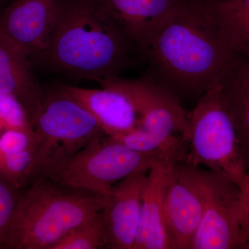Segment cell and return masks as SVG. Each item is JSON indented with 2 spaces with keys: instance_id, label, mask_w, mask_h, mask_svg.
<instances>
[{
  "instance_id": "obj_1",
  "label": "cell",
  "mask_w": 249,
  "mask_h": 249,
  "mask_svg": "<svg viewBox=\"0 0 249 249\" xmlns=\"http://www.w3.org/2000/svg\"><path fill=\"white\" fill-rule=\"evenodd\" d=\"M232 54L203 0H185L142 52L147 63L142 77L181 103L197 102L219 81Z\"/></svg>"
},
{
  "instance_id": "obj_2",
  "label": "cell",
  "mask_w": 249,
  "mask_h": 249,
  "mask_svg": "<svg viewBox=\"0 0 249 249\" xmlns=\"http://www.w3.org/2000/svg\"><path fill=\"white\" fill-rule=\"evenodd\" d=\"M134 50L138 52L94 3L76 0L59 1L48 46L40 57L53 70L100 83L127 70Z\"/></svg>"
},
{
  "instance_id": "obj_3",
  "label": "cell",
  "mask_w": 249,
  "mask_h": 249,
  "mask_svg": "<svg viewBox=\"0 0 249 249\" xmlns=\"http://www.w3.org/2000/svg\"><path fill=\"white\" fill-rule=\"evenodd\" d=\"M72 191L52 180L34 181L18 201L6 249H51L68 232L104 209L105 196Z\"/></svg>"
},
{
  "instance_id": "obj_4",
  "label": "cell",
  "mask_w": 249,
  "mask_h": 249,
  "mask_svg": "<svg viewBox=\"0 0 249 249\" xmlns=\"http://www.w3.org/2000/svg\"><path fill=\"white\" fill-rule=\"evenodd\" d=\"M175 168L202 204V219L191 249H249L248 209L238 185L187 158L178 159Z\"/></svg>"
},
{
  "instance_id": "obj_5",
  "label": "cell",
  "mask_w": 249,
  "mask_h": 249,
  "mask_svg": "<svg viewBox=\"0 0 249 249\" xmlns=\"http://www.w3.org/2000/svg\"><path fill=\"white\" fill-rule=\"evenodd\" d=\"M31 179H49L95 137L107 134L74 98L58 87L45 96L34 124Z\"/></svg>"
},
{
  "instance_id": "obj_6",
  "label": "cell",
  "mask_w": 249,
  "mask_h": 249,
  "mask_svg": "<svg viewBox=\"0 0 249 249\" xmlns=\"http://www.w3.org/2000/svg\"><path fill=\"white\" fill-rule=\"evenodd\" d=\"M181 138L188 147V162L229 178L242 192L247 189L249 181L240 142L219 81L201 96L188 114V125Z\"/></svg>"
},
{
  "instance_id": "obj_7",
  "label": "cell",
  "mask_w": 249,
  "mask_h": 249,
  "mask_svg": "<svg viewBox=\"0 0 249 249\" xmlns=\"http://www.w3.org/2000/svg\"><path fill=\"white\" fill-rule=\"evenodd\" d=\"M170 144L155 151L144 152L133 150L107 134L98 136L49 179L106 197L113 185L121 180L136 172L149 171Z\"/></svg>"
},
{
  "instance_id": "obj_8",
  "label": "cell",
  "mask_w": 249,
  "mask_h": 249,
  "mask_svg": "<svg viewBox=\"0 0 249 249\" xmlns=\"http://www.w3.org/2000/svg\"><path fill=\"white\" fill-rule=\"evenodd\" d=\"M101 85L114 87L127 93L133 101L140 119L138 129L113 139L137 151L153 152L163 148L184 133L188 115L181 103L172 93L142 78L122 79L120 77L104 80Z\"/></svg>"
},
{
  "instance_id": "obj_9",
  "label": "cell",
  "mask_w": 249,
  "mask_h": 249,
  "mask_svg": "<svg viewBox=\"0 0 249 249\" xmlns=\"http://www.w3.org/2000/svg\"><path fill=\"white\" fill-rule=\"evenodd\" d=\"M181 137L172 142L147 173L142 192L138 232L133 249H170L163 221L165 188L175 162L188 156Z\"/></svg>"
},
{
  "instance_id": "obj_10",
  "label": "cell",
  "mask_w": 249,
  "mask_h": 249,
  "mask_svg": "<svg viewBox=\"0 0 249 249\" xmlns=\"http://www.w3.org/2000/svg\"><path fill=\"white\" fill-rule=\"evenodd\" d=\"M59 0H15L0 15V29L29 57H40L48 46Z\"/></svg>"
},
{
  "instance_id": "obj_11",
  "label": "cell",
  "mask_w": 249,
  "mask_h": 249,
  "mask_svg": "<svg viewBox=\"0 0 249 249\" xmlns=\"http://www.w3.org/2000/svg\"><path fill=\"white\" fill-rule=\"evenodd\" d=\"M148 171L141 170L113 185L101 211L106 249H133L140 222L142 189Z\"/></svg>"
},
{
  "instance_id": "obj_12",
  "label": "cell",
  "mask_w": 249,
  "mask_h": 249,
  "mask_svg": "<svg viewBox=\"0 0 249 249\" xmlns=\"http://www.w3.org/2000/svg\"><path fill=\"white\" fill-rule=\"evenodd\" d=\"M142 52L185 0H91Z\"/></svg>"
},
{
  "instance_id": "obj_13",
  "label": "cell",
  "mask_w": 249,
  "mask_h": 249,
  "mask_svg": "<svg viewBox=\"0 0 249 249\" xmlns=\"http://www.w3.org/2000/svg\"><path fill=\"white\" fill-rule=\"evenodd\" d=\"M56 86L89 111L107 135H123L140 126L133 101L118 88L101 85L102 89H85L62 83Z\"/></svg>"
},
{
  "instance_id": "obj_14",
  "label": "cell",
  "mask_w": 249,
  "mask_h": 249,
  "mask_svg": "<svg viewBox=\"0 0 249 249\" xmlns=\"http://www.w3.org/2000/svg\"><path fill=\"white\" fill-rule=\"evenodd\" d=\"M202 214L200 199L179 178L175 164L165 188L163 206V225L170 249H191Z\"/></svg>"
},
{
  "instance_id": "obj_15",
  "label": "cell",
  "mask_w": 249,
  "mask_h": 249,
  "mask_svg": "<svg viewBox=\"0 0 249 249\" xmlns=\"http://www.w3.org/2000/svg\"><path fill=\"white\" fill-rule=\"evenodd\" d=\"M28 58L0 29V93L17 98L33 124L42 109L45 96Z\"/></svg>"
},
{
  "instance_id": "obj_16",
  "label": "cell",
  "mask_w": 249,
  "mask_h": 249,
  "mask_svg": "<svg viewBox=\"0 0 249 249\" xmlns=\"http://www.w3.org/2000/svg\"><path fill=\"white\" fill-rule=\"evenodd\" d=\"M219 83L249 174V54L232 53Z\"/></svg>"
},
{
  "instance_id": "obj_17",
  "label": "cell",
  "mask_w": 249,
  "mask_h": 249,
  "mask_svg": "<svg viewBox=\"0 0 249 249\" xmlns=\"http://www.w3.org/2000/svg\"><path fill=\"white\" fill-rule=\"evenodd\" d=\"M203 3L232 53L249 54V0H203Z\"/></svg>"
},
{
  "instance_id": "obj_18",
  "label": "cell",
  "mask_w": 249,
  "mask_h": 249,
  "mask_svg": "<svg viewBox=\"0 0 249 249\" xmlns=\"http://www.w3.org/2000/svg\"><path fill=\"white\" fill-rule=\"evenodd\" d=\"M106 229L101 211L68 232L51 249H106Z\"/></svg>"
},
{
  "instance_id": "obj_19",
  "label": "cell",
  "mask_w": 249,
  "mask_h": 249,
  "mask_svg": "<svg viewBox=\"0 0 249 249\" xmlns=\"http://www.w3.org/2000/svg\"><path fill=\"white\" fill-rule=\"evenodd\" d=\"M34 147L0 156V178L19 191L31 180Z\"/></svg>"
},
{
  "instance_id": "obj_20",
  "label": "cell",
  "mask_w": 249,
  "mask_h": 249,
  "mask_svg": "<svg viewBox=\"0 0 249 249\" xmlns=\"http://www.w3.org/2000/svg\"><path fill=\"white\" fill-rule=\"evenodd\" d=\"M1 119L4 129L22 131L35 137V131L30 118L22 103L11 95L0 93Z\"/></svg>"
},
{
  "instance_id": "obj_21",
  "label": "cell",
  "mask_w": 249,
  "mask_h": 249,
  "mask_svg": "<svg viewBox=\"0 0 249 249\" xmlns=\"http://www.w3.org/2000/svg\"><path fill=\"white\" fill-rule=\"evenodd\" d=\"M18 190L0 178V249L6 248L10 227L20 196Z\"/></svg>"
},
{
  "instance_id": "obj_22",
  "label": "cell",
  "mask_w": 249,
  "mask_h": 249,
  "mask_svg": "<svg viewBox=\"0 0 249 249\" xmlns=\"http://www.w3.org/2000/svg\"><path fill=\"white\" fill-rule=\"evenodd\" d=\"M35 137L22 131L6 129L0 136V156L35 149Z\"/></svg>"
},
{
  "instance_id": "obj_23",
  "label": "cell",
  "mask_w": 249,
  "mask_h": 249,
  "mask_svg": "<svg viewBox=\"0 0 249 249\" xmlns=\"http://www.w3.org/2000/svg\"><path fill=\"white\" fill-rule=\"evenodd\" d=\"M247 178L249 180V174H247ZM244 198H245V200L246 202V204H247V209H248V213L249 215V191L247 192L245 194H243Z\"/></svg>"
},
{
  "instance_id": "obj_24",
  "label": "cell",
  "mask_w": 249,
  "mask_h": 249,
  "mask_svg": "<svg viewBox=\"0 0 249 249\" xmlns=\"http://www.w3.org/2000/svg\"><path fill=\"white\" fill-rule=\"evenodd\" d=\"M1 98H0V132H1V131H3L4 132V126H3L2 124V121H1Z\"/></svg>"
},
{
  "instance_id": "obj_25",
  "label": "cell",
  "mask_w": 249,
  "mask_h": 249,
  "mask_svg": "<svg viewBox=\"0 0 249 249\" xmlns=\"http://www.w3.org/2000/svg\"><path fill=\"white\" fill-rule=\"evenodd\" d=\"M1 0H0V4H1ZM0 15H1V11H0Z\"/></svg>"
}]
</instances>
